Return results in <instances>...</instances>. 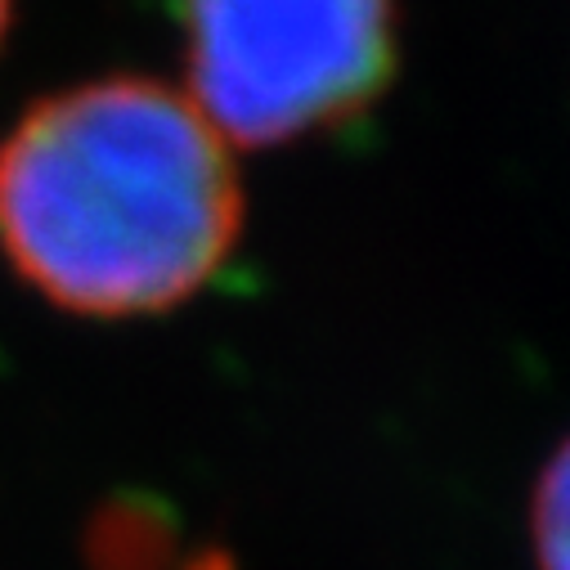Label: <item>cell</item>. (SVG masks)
<instances>
[{
	"label": "cell",
	"mask_w": 570,
	"mask_h": 570,
	"mask_svg": "<svg viewBox=\"0 0 570 570\" xmlns=\"http://www.w3.org/2000/svg\"><path fill=\"white\" fill-rule=\"evenodd\" d=\"M530 539L539 570H570V441L548 459L534 503H530Z\"/></svg>",
	"instance_id": "cell-3"
},
{
	"label": "cell",
	"mask_w": 570,
	"mask_h": 570,
	"mask_svg": "<svg viewBox=\"0 0 570 570\" xmlns=\"http://www.w3.org/2000/svg\"><path fill=\"white\" fill-rule=\"evenodd\" d=\"M234 238L225 139L158 81L55 95L0 145V247L63 311H167L225 265Z\"/></svg>",
	"instance_id": "cell-1"
},
{
	"label": "cell",
	"mask_w": 570,
	"mask_h": 570,
	"mask_svg": "<svg viewBox=\"0 0 570 570\" xmlns=\"http://www.w3.org/2000/svg\"><path fill=\"white\" fill-rule=\"evenodd\" d=\"M6 28H10V0H0V37H6Z\"/></svg>",
	"instance_id": "cell-4"
},
{
	"label": "cell",
	"mask_w": 570,
	"mask_h": 570,
	"mask_svg": "<svg viewBox=\"0 0 570 570\" xmlns=\"http://www.w3.org/2000/svg\"><path fill=\"white\" fill-rule=\"evenodd\" d=\"M194 108L238 145L355 117L391 77V0H180Z\"/></svg>",
	"instance_id": "cell-2"
}]
</instances>
